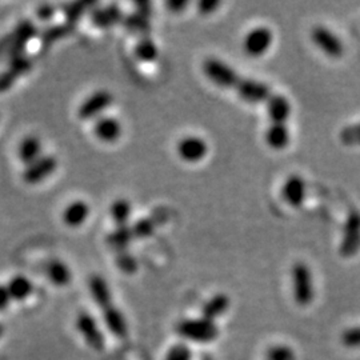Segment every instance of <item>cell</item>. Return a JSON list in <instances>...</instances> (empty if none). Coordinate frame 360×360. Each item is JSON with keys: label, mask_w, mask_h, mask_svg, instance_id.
I'll use <instances>...</instances> for the list:
<instances>
[{"label": "cell", "mask_w": 360, "mask_h": 360, "mask_svg": "<svg viewBox=\"0 0 360 360\" xmlns=\"http://www.w3.org/2000/svg\"><path fill=\"white\" fill-rule=\"evenodd\" d=\"M235 90L238 91L239 96L248 103L267 102L272 95L270 87L267 84L252 79H245V77H240Z\"/></svg>", "instance_id": "cell-6"}, {"label": "cell", "mask_w": 360, "mask_h": 360, "mask_svg": "<svg viewBox=\"0 0 360 360\" xmlns=\"http://www.w3.org/2000/svg\"><path fill=\"white\" fill-rule=\"evenodd\" d=\"M176 334L181 339L199 345H208L217 340L219 328L217 323L208 321L206 318H187L181 319L175 328Z\"/></svg>", "instance_id": "cell-1"}, {"label": "cell", "mask_w": 360, "mask_h": 360, "mask_svg": "<svg viewBox=\"0 0 360 360\" xmlns=\"http://www.w3.org/2000/svg\"><path fill=\"white\" fill-rule=\"evenodd\" d=\"M188 6V1L186 0H171L167 1V7L174 13H181Z\"/></svg>", "instance_id": "cell-40"}, {"label": "cell", "mask_w": 360, "mask_h": 360, "mask_svg": "<svg viewBox=\"0 0 360 360\" xmlns=\"http://www.w3.org/2000/svg\"><path fill=\"white\" fill-rule=\"evenodd\" d=\"M135 8H136V13H141L142 16L148 18V19L151 18L153 11H154L153 3H150V1H138V3H135Z\"/></svg>", "instance_id": "cell-39"}, {"label": "cell", "mask_w": 360, "mask_h": 360, "mask_svg": "<svg viewBox=\"0 0 360 360\" xmlns=\"http://www.w3.org/2000/svg\"><path fill=\"white\" fill-rule=\"evenodd\" d=\"M77 330L89 347L95 351H102L105 347V339L101 326L90 312L82 311L77 315Z\"/></svg>", "instance_id": "cell-3"}, {"label": "cell", "mask_w": 360, "mask_h": 360, "mask_svg": "<svg viewBox=\"0 0 360 360\" xmlns=\"http://www.w3.org/2000/svg\"><path fill=\"white\" fill-rule=\"evenodd\" d=\"M230 304H231L230 297L224 294L212 296L203 304L202 316L208 321L215 322L218 318L227 312V309H230Z\"/></svg>", "instance_id": "cell-19"}, {"label": "cell", "mask_w": 360, "mask_h": 360, "mask_svg": "<svg viewBox=\"0 0 360 360\" xmlns=\"http://www.w3.org/2000/svg\"><path fill=\"white\" fill-rule=\"evenodd\" d=\"M8 46H10V37L0 39V58L3 55H6V52L8 50Z\"/></svg>", "instance_id": "cell-42"}, {"label": "cell", "mask_w": 360, "mask_h": 360, "mask_svg": "<svg viewBox=\"0 0 360 360\" xmlns=\"http://www.w3.org/2000/svg\"><path fill=\"white\" fill-rule=\"evenodd\" d=\"M202 360H214L211 356H203V359Z\"/></svg>", "instance_id": "cell-44"}, {"label": "cell", "mask_w": 360, "mask_h": 360, "mask_svg": "<svg viewBox=\"0 0 360 360\" xmlns=\"http://www.w3.org/2000/svg\"><path fill=\"white\" fill-rule=\"evenodd\" d=\"M122 23H123V26L126 27V30L129 32L134 34V35H138L139 38L150 37V32H151L150 19L144 18L141 13H129L127 16H124Z\"/></svg>", "instance_id": "cell-21"}, {"label": "cell", "mask_w": 360, "mask_h": 360, "mask_svg": "<svg viewBox=\"0 0 360 360\" xmlns=\"http://www.w3.org/2000/svg\"><path fill=\"white\" fill-rule=\"evenodd\" d=\"M135 55L142 62H154L158 58V47L150 37L141 38L135 46Z\"/></svg>", "instance_id": "cell-29"}, {"label": "cell", "mask_w": 360, "mask_h": 360, "mask_svg": "<svg viewBox=\"0 0 360 360\" xmlns=\"http://www.w3.org/2000/svg\"><path fill=\"white\" fill-rule=\"evenodd\" d=\"M292 292L296 303L302 307L309 306L314 300L312 275L304 263H295L292 267Z\"/></svg>", "instance_id": "cell-2"}, {"label": "cell", "mask_w": 360, "mask_h": 360, "mask_svg": "<svg viewBox=\"0 0 360 360\" xmlns=\"http://www.w3.org/2000/svg\"><path fill=\"white\" fill-rule=\"evenodd\" d=\"M203 70L211 82L223 89H235L238 82L240 80L239 74L233 68L215 58L207 59L203 65Z\"/></svg>", "instance_id": "cell-4"}, {"label": "cell", "mask_w": 360, "mask_h": 360, "mask_svg": "<svg viewBox=\"0 0 360 360\" xmlns=\"http://www.w3.org/2000/svg\"><path fill=\"white\" fill-rule=\"evenodd\" d=\"M348 142L360 143V127L356 129H348Z\"/></svg>", "instance_id": "cell-41"}, {"label": "cell", "mask_w": 360, "mask_h": 360, "mask_svg": "<svg viewBox=\"0 0 360 360\" xmlns=\"http://www.w3.org/2000/svg\"><path fill=\"white\" fill-rule=\"evenodd\" d=\"M38 30L35 25L30 20H25L19 23L16 30L13 31V35H10V46L6 52V59L8 62L15 60L25 55L27 44L37 37Z\"/></svg>", "instance_id": "cell-5"}, {"label": "cell", "mask_w": 360, "mask_h": 360, "mask_svg": "<svg viewBox=\"0 0 360 360\" xmlns=\"http://www.w3.org/2000/svg\"><path fill=\"white\" fill-rule=\"evenodd\" d=\"M95 134L103 142H115L122 135V126L115 117L104 116L96 120L95 123Z\"/></svg>", "instance_id": "cell-18"}, {"label": "cell", "mask_w": 360, "mask_h": 360, "mask_svg": "<svg viewBox=\"0 0 360 360\" xmlns=\"http://www.w3.org/2000/svg\"><path fill=\"white\" fill-rule=\"evenodd\" d=\"M11 302H13V297L10 295L7 285L0 284V311L8 309Z\"/></svg>", "instance_id": "cell-38"}, {"label": "cell", "mask_w": 360, "mask_h": 360, "mask_svg": "<svg viewBox=\"0 0 360 360\" xmlns=\"http://www.w3.org/2000/svg\"><path fill=\"white\" fill-rule=\"evenodd\" d=\"M274 35L270 28L257 27L245 39V50L250 56H262L270 49Z\"/></svg>", "instance_id": "cell-10"}, {"label": "cell", "mask_w": 360, "mask_h": 360, "mask_svg": "<svg viewBox=\"0 0 360 360\" xmlns=\"http://www.w3.org/2000/svg\"><path fill=\"white\" fill-rule=\"evenodd\" d=\"M19 156L27 166L32 165L41 158V143L35 136H28L19 147Z\"/></svg>", "instance_id": "cell-28"}, {"label": "cell", "mask_w": 360, "mask_h": 360, "mask_svg": "<svg viewBox=\"0 0 360 360\" xmlns=\"http://www.w3.org/2000/svg\"><path fill=\"white\" fill-rule=\"evenodd\" d=\"M267 360H296L294 351L287 346H272L267 351Z\"/></svg>", "instance_id": "cell-34"}, {"label": "cell", "mask_w": 360, "mask_h": 360, "mask_svg": "<svg viewBox=\"0 0 360 360\" xmlns=\"http://www.w3.org/2000/svg\"><path fill=\"white\" fill-rule=\"evenodd\" d=\"M267 111L272 123L285 124V122L291 115V104L283 95L275 94V95H271L270 99L267 101Z\"/></svg>", "instance_id": "cell-17"}, {"label": "cell", "mask_w": 360, "mask_h": 360, "mask_svg": "<svg viewBox=\"0 0 360 360\" xmlns=\"http://www.w3.org/2000/svg\"><path fill=\"white\" fill-rule=\"evenodd\" d=\"M115 262L117 269L124 274H134L138 270V262L129 251L116 252Z\"/></svg>", "instance_id": "cell-32"}, {"label": "cell", "mask_w": 360, "mask_h": 360, "mask_svg": "<svg viewBox=\"0 0 360 360\" xmlns=\"http://www.w3.org/2000/svg\"><path fill=\"white\" fill-rule=\"evenodd\" d=\"M91 23L99 28H108L122 23L124 16L117 4H111L105 8H94L90 13Z\"/></svg>", "instance_id": "cell-15"}, {"label": "cell", "mask_w": 360, "mask_h": 360, "mask_svg": "<svg viewBox=\"0 0 360 360\" xmlns=\"http://www.w3.org/2000/svg\"><path fill=\"white\" fill-rule=\"evenodd\" d=\"M158 226L156 220L153 217L151 218H144L138 220L132 227V232H134V236L135 239H143V238H147L150 235H153V232L155 231V227Z\"/></svg>", "instance_id": "cell-31"}, {"label": "cell", "mask_w": 360, "mask_h": 360, "mask_svg": "<svg viewBox=\"0 0 360 360\" xmlns=\"http://www.w3.org/2000/svg\"><path fill=\"white\" fill-rule=\"evenodd\" d=\"M134 239L135 236L132 232V227L127 224V226H119L115 231L111 232L107 236V243L112 250H115L116 252H120V251H127V247Z\"/></svg>", "instance_id": "cell-23"}, {"label": "cell", "mask_w": 360, "mask_h": 360, "mask_svg": "<svg viewBox=\"0 0 360 360\" xmlns=\"http://www.w3.org/2000/svg\"><path fill=\"white\" fill-rule=\"evenodd\" d=\"M342 343L348 348L360 347V326L346 330L342 335Z\"/></svg>", "instance_id": "cell-35"}, {"label": "cell", "mask_w": 360, "mask_h": 360, "mask_svg": "<svg viewBox=\"0 0 360 360\" xmlns=\"http://www.w3.org/2000/svg\"><path fill=\"white\" fill-rule=\"evenodd\" d=\"M56 167H58V160L55 156L51 155L41 156L37 162L27 166L26 171L23 174V179L28 184H38L41 180L50 176Z\"/></svg>", "instance_id": "cell-12"}, {"label": "cell", "mask_w": 360, "mask_h": 360, "mask_svg": "<svg viewBox=\"0 0 360 360\" xmlns=\"http://www.w3.org/2000/svg\"><path fill=\"white\" fill-rule=\"evenodd\" d=\"M89 288H90L92 300L102 311V315L116 309V306L112 302V294H111L110 285L101 275H92L91 276Z\"/></svg>", "instance_id": "cell-7"}, {"label": "cell", "mask_w": 360, "mask_h": 360, "mask_svg": "<svg viewBox=\"0 0 360 360\" xmlns=\"http://www.w3.org/2000/svg\"><path fill=\"white\" fill-rule=\"evenodd\" d=\"M55 13H56V7L52 6L50 3H44V4L39 6L38 11H37L39 18L41 20H50L51 18H53Z\"/></svg>", "instance_id": "cell-36"}, {"label": "cell", "mask_w": 360, "mask_h": 360, "mask_svg": "<svg viewBox=\"0 0 360 360\" xmlns=\"http://www.w3.org/2000/svg\"><path fill=\"white\" fill-rule=\"evenodd\" d=\"M284 200L292 207H300L306 198V184L299 175H292L285 180L282 188Z\"/></svg>", "instance_id": "cell-16"}, {"label": "cell", "mask_w": 360, "mask_h": 360, "mask_svg": "<svg viewBox=\"0 0 360 360\" xmlns=\"http://www.w3.org/2000/svg\"><path fill=\"white\" fill-rule=\"evenodd\" d=\"M360 247V215L352 214L345 229V239L342 242V254L346 257L354 255Z\"/></svg>", "instance_id": "cell-13"}, {"label": "cell", "mask_w": 360, "mask_h": 360, "mask_svg": "<svg viewBox=\"0 0 360 360\" xmlns=\"http://www.w3.org/2000/svg\"><path fill=\"white\" fill-rule=\"evenodd\" d=\"M31 67H32V60L26 55L8 62V67L0 72V92L10 90L13 83L22 75L28 72Z\"/></svg>", "instance_id": "cell-11"}, {"label": "cell", "mask_w": 360, "mask_h": 360, "mask_svg": "<svg viewBox=\"0 0 360 360\" xmlns=\"http://www.w3.org/2000/svg\"><path fill=\"white\" fill-rule=\"evenodd\" d=\"M89 214H90V207L87 206L84 202L79 200L65 208L63 218L70 227H79L86 221V219L89 218Z\"/></svg>", "instance_id": "cell-27"}, {"label": "cell", "mask_w": 360, "mask_h": 360, "mask_svg": "<svg viewBox=\"0 0 360 360\" xmlns=\"http://www.w3.org/2000/svg\"><path fill=\"white\" fill-rule=\"evenodd\" d=\"M112 103V95L108 91H98L92 94L79 107V117L83 120H91L101 115Z\"/></svg>", "instance_id": "cell-8"}, {"label": "cell", "mask_w": 360, "mask_h": 360, "mask_svg": "<svg viewBox=\"0 0 360 360\" xmlns=\"http://www.w3.org/2000/svg\"><path fill=\"white\" fill-rule=\"evenodd\" d=\"M266 142L275 150H283L290 143V131L283 123H272L266 132Z\"/></svg>", "instance_id": "cell-24"}, {"label": "cell", "mask_w": 360, "mask_h": 360, "mask_svg": "<svg viewBox=\"0 0 360 360\" xmlns=\"http://www.w3.org/2000/svg\"><path fill=\"white\" fill-rule=\"evenodd\" d=\"M46 274H47L49 281L59 287L70 284L72 279L71 271L67 267V264L65 262L58 260V259L49 262V264L46 266Z\"/></svg>", "instance_id": "cell-20"}, {"label": "cell", "mask_w": 360, "mask_h": 360, "mask_svg": "<svg viewBox=\"0 0 360 360\" xmlns=\"http://www.w3.org/2000/svg\"><path fill=\"white\" fill-rule=\"evenodd\" d=\"M207 143L198 136H187L178 144V153L186 162H199L207 155Z\"/></svg>", "instance_id": "cell-14"}, {"label": "cell", "mask_w": 360, "mask_h": 360, "mask_svg": "<svg viewBox=\"0 0 360 360\" xmlns=\"http://www.w3.org/2000/svg\"><path fill=\"white\" fill-rule=\"evenodd\" d=\"M3 335H4V326L0 323V339L3 338Z\"/></svg>", "instance_id": "cell-43"}, {"label": "cell", "mask_w": 360, "mask_h": 360, "mask_svg": "<svg viewBox=\"0 0 360 360\" xmlns=\"http://www.w3.org/2000/svg\"><path fill=\"white\" fill-rule=\"evenodd\" d=\"M131 205L126 199H117L111 206V217L114 219L117 227L119 226H127L131 218Z\"/></svg>", "instance_id": "cell-30"}, {"label": "cell", "mask_w": 360, "mask_h": 360, "mask_svg": "<svg viewBox=\"0 0 360 360\" xmlns=\"http://www.w3.org/2000/svg\"><path fill=\"white\" fill-rule=\"evenodd\" d=\"M219 6H220V3L215 0H203L198 4V10L202 15H210V13H215Z\"/></svg>", "instance_id": "cell-37"}, {"label": "cell", "mask_w": 360, "mask_h": 360, "mask_svg": "<svg viewBox=\"0 0 360 360\" xmlns=\"http://www.w3.org/2000/svg\"><path fill=\"white\" fill-rule=\"evenodd\" d=\"M77 25H71V23H63V25H55V26L47 27L40 32V41L44 47L51 46L52 43H55L59 39L65 38L68 35H71L75 31Z\"/></svg>", "instance_id": "cell-26"}, {"label": "cell", "mask_w": 360, "mask_h": 360, "mask_svg": "<svg viewBox=\"0 0 360 360\" xmlns=\"http://www.w3.org/2000/svg\"><path fill=\"white\" fill-rule=\"evenodd\" d=\"M312 40L314 43L330 58H340L345 52L343 43L340 39L335 37L334 34L324 28V27H315L312 30Z\"/></svg>", "instance_id": "cell-9"}, {"label": "cell", "mask_w": 360, "mask_h": 360, "mask_svg": "<svg viewBox=\"0 0 360 360\" xmlns=\"http://www.w3.org/2000/svg\"><path fill=\"white\" fill-rule=\"evenodd\" d=\"M6 285L10 291V295L13 297V300H16V302L26 300L27 297H30L34 292V284L23 275L13 276V279Z\"/></svg>", "instance_id": "cell-22"}, {"label": "cell", "mask_w": 360, "mask_h": 360, "mask_svg": "<svg viewBox=\"0 0 360 360\" xmlns=\"http://www.w3.org/2000/svg\"><path fill=\"white\" fill-rule=\"evenodd\" d=\"M96 3L92 1H70V3H63L60 6L62 11L65 13V19L71 25H77V20L82 19L89 11H92L95 8Z\"/></svg>", "instance_id": "cell-25"}, {"label": "cell", "mask_w": 360, "mask_h": 360, "mask_svg": "<svg viewBox=\"0 0 360 360\" xmlns=\"http://www.w3.org/2000/svg\"><path fill=\"white\" fill-rule=\"evenodd\" d=\"M165 360H193V351L186 343H178L169 347Z\"/></svg>", "instance_id": "cell-33"}]
</instances>
